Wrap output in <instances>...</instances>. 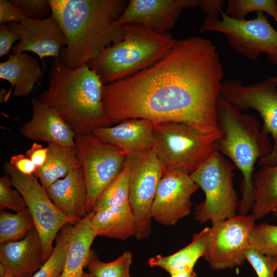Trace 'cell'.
Returning a JSON list of instances; mask_svg holds the SVG:
<instances>
[{"label":"cell","mask_w":277,"mask_h":277,"mask_svg":"<svg viewBox=\"0 0 277 277\" xmlns=\"http://www.w3.org/2000/svg\"><path fill=\"white\" fill-rule=\"evenodd\" d=\"M224 69L216 47L198 36L177 40L150 67L104 85L103 104L110 125L128 119L187 124L217 134L216 103Z\"/></svg>","instance_id":"6da1fadb"},{"label":"cell","mask_w":277,"mask_h":277,"mask_svg":"<svg viewBox=\"0 0 277 277\" xmlns=\"http://www.w3.org/2000/svg\"><path fill=\"white\" fill-rule=\"evenodd\" d=\"M51 14L64 31L67 45L58 59L74 69L87 65L107 48L120 41L124 26L117 20L125 0H49Z\"/></svg>","instance_id":"7a4b0ae2"},{"label":"cell","mask_w":277,"mask_h":277,"mask_svg":"<svg viewBox=\"0 0 277 277\" xmlns=\"http://www.w3.org/2000/svg\"><path fill=\"white\" fill-rule=\"evenodd\" d=\"M48 81L38 100L56 111L75 134L111 126L103 107L104 85L87 65L72 69L54 58Z\"/></svg>","instance_id":"3957f363"},{"label":"cell","mask_w":277,"mask_h":277,"mask_svg":"<svg viewBox=\"0 0 277 277\" xmlns=\"http://www.w3.org/2000/svg\"><path fill=\"white\" fill-rule=\"evenodd\" d=\"M241 112L219 96L216 120L220 136L214 146L215 150L229 158L241 172L242 199L238 213L247 215L253 206L254 165L271 153L272 146L255 117Z\"/></svg>","instance_id":"277c9868"},{"label":"cell","mask_w":277,"mask_h":277,"mask_svg":"<svg viewBox=\"0 0 277 277\" xmlns=\"http://www.w3.org/2000/svg\"><path fill=\"white\" fill-rule=\"evenodd\" d=\"M123 26L122 39L87 64L104 85L150 67L162 58L177 41L169 33L160 34L133 25Z\"/></svg>","instance_id":"5b68a950"},{"label":"cell","mask_w":277,"mask_h":277,"mask_svg":"<svg viewBox=\"0 0 277 277\" xmlns=\"http://www.w3.org/2000/svg\"><path fill=\"white\" fill-rule=\"evenodd\" d=\"M220 133H203L183 123H154V147L164 172L179 170L191 175L215 151Z\"/></svg>","instance_id":"8992f818"},{"label":"cell","mask_w":277,"mask_h":277,"mask_svg":"<svg viewBox=\"0 0 277 277\" xmlns=\"http://www.w3.org/2000/svg\"><path fill=\"white\" fill-rule=\"evenodd\" d=\"M234 168L231 162L215 150L190 175L205 195L195 207V221L213 224L237 215L239 201L234 188Z\"/></svg>","instance_id":"52a82bcc"},{"label":"cell","mask_w":277,"mask_h":277,"mask_svg":"<svg viewBox=\"0 0 277 277\" xmlns=\"http://www.w3.org/2000/svg\"><path fill=\"white\" fill-rule=\"evenodd\" d=\"M220 14L221 20L206 16L200 31L223 33L229 46L238 53L252 61L265 53L270 62L277 65V31L263 12H256V17L249 20L231 18L223 11Z\"/></svg>","instance_id":"ba28073f"},{"label":"cell","mask_w":277,"mask_h":277,"mask_svg":"<svg viewBox=\"0 0 277 277\" xmlns=\"http://www.w3.org/2000/svg\"><path fill=\"white\" fill-rule=\"evenodd\" d=\"M75 147L86 181L90 212L101 193L122 171L127 154L92 132L75 134Z\"/></svg>","instance_id":"9c48e42d"},{"label":"cell","mask_w":277,"mask_h":277,"mask_svg":"<svg viewBox=\"0 0 277 277\" xmlns=\"http://www.w3.org/2000/svg\"><path fill=\"white\" fill-rule=\"evenodd\" d=\"M129 169V202L135 219L134 236H149L151 228V208L159 183L164 173L154 149L126 158Z\"/></svg>","instance_id":"30bf717a"},{"label":"cell","mask_w":277,"mask_h":277,"mask_svg":"<svg viewBox=\"0 0 277 277\" xmlns=\"http://www.w3.org/2000/svg\"><path fill=\"white\" fill-rule=\"evenodd\" d=\"M4 168L10 176L12 186L26 201L41 240L45 263L51 254L54 248L53 243L57 234L64 226L70 223L55 206L34 174H24L9 162L6 163Z\"/></svg>","instance_id":"8fae6325"},{"label":"cell","mask_w":277,"mask_h":277,"mask_svg":"<svg viewBox=\"0 0 277 277\" xmlns=\"http://www.w3.org/2000/svg\"><path fill=\"white\" fill-rule=\"evenodd\" d=\"M277 84L268 79L244 85L238 79L222 81L220 96L240 111L252 109L260 114L263 133L273 140L271 153L260 160L258 165H273L277 162Z\"/></svg>","instance_id":"7c38bea8"},{"label":"cell","mask_w":277,"mask_h":277,"mask_svg":"<svg viewBox=\"0 0 277 277\" xmlns=\"http://www.w3.org/2000/svg\"><path fill=\"white\" fill-rule=\"evenodd\" d=\"M256 219L252 214H237L212 224L209 248L204 257L210 266L221 271L241 266L249 247L250 231Z\"/></svg>","instance_id":"4fadbf2b"},{"label":"cell","mask_w":277,"mask_h":277,"mask_svg":"<svg viewBox=\"0 0 277 277\" xmlns=\"http://www.w3.org/2000/svg\"><path fill=\"white\" fill-rule=\"evenodd\" d=\"M199 186L190 175L179 170L165 172L151 208V216L165 226L175 224L191 213V197Z\"/></svg>","instance_id":"5bb4252c"},{"label":"cell","mask_w":277,"mask_h":277,"mask_svg":"<svg viewBox=\"0 0 277 277\" xmlns=\"http://www.w3.org/2000/svg\"><path fill=\"white\" fill-rule=\"evenodd\" d=\"M197 7L199 0H130L117 24L138 26L166 34L174 27L184 9Z\"/></svg>","instance_id":"9a60e30c"},{"label":"cell","mask_w":277,"mask_h":277,"mask_svg":"<svg viewBox=\"0 0 277 277\" xmlns=\"http://www.w3.org/2000/svg\"><path fill=\"white\" fill-rule=\"evenodd\" d=\"M10 28L20 36L12 53L30 51L41 60L45 57L58 58L62 49L67 45L66 35L57 21L51 14L43 19L26 17L19 23H8Z\"/></svg>","instance_id":"2e32d148"},{"label":"cell","mask_w":277,"mask_h":277,"mask_svg":"<svg viewBox=\"0 0 277 277\" xmlns=\"http://www.w3.org/2000/svg\"><path fill=\"white\" fill-rule=\"evenodd\" d=\"M31 105L32 117L20 128L22 135L33 141L75 146V132L56 111L35 97Z\"/></svg>","instance_id":"e0dca14e"},{"label":"cell","mask_w":277,"mask_h":277,"mask_svg":"<svg viewBox=\"0 0 277 277\" xmlns=\"http://www.w3.org/2000/svg\"><path fill=\"white\" fill-rule=\"evenodd\" d=\"M92 133L124 150L131 158L153 148L154 123L144 118L128 119L115 126L101 127Z\"/></svg>","instance_id":"ac0fdd59"},{"label":"cell","mask_w":277,"mask_h":277,"mask_svg":"<svg viewBox=\"0 0 277 277\" xmlns=\"http://www.w3.org/2000/svg\"><path fill=\"white\" fill-rule=\"evenodd\" d=\"M46 191L70 224L75 225L89 213L87 186L82 167L55 182Z\"/></svg>","instance_id":"d6986e66"},{"label":"cell","mask_w":277,"mask_h":277,"mask_svg":"<svg viewBox=\"0 0 277 277\" xmlns=\"http://www.w3.org/2000/svg\"><path fill=\"white\" fill-rule=\"evenodd\" d=\"M0 263L9 274L15 277H31L44 263L43 249L34 227L24 239L1 244Z\"/></svg>","instance_id":"ffe728a7"},{"label":"cell","mask_w":277,"mask_h":277,"mask_svg":"<svg viewBox=\"0 0 277 277\" xmlns=\"http://www.w3.org/2000/svg\"><path fill=\"white\" fill-rule=\"evenodd\" d=\"M44 76L37 60L25 53H12L0 63V78L14 88L15 97L30 95Z\"/></svg>","instance_id":"44dd1931"},{"label":"cell","mask_w":277,"mask_h":277,"mask_svg":"<svg viewBox=\"0 0 277 277\" xmlns=\"http://www.w3.org/2000/svg\"><path fill=\"white\" fill-rule=\"evenodd\" d=\"M93 213L89 212L74 225L61 277H78L87 266L91 246L97 236L92 225Z\"/></svg>","instance_id":"7402d4cb"},{"label":"cell","mask_w":277,"mask_h":277,"mask_svg":"<svg viewBox=\"0 0 277 277\" xmlns=\"http://www.w3.org/2000/svg\"><path fill=\"white\" fill-rule=\"evenodd\" d=\"M210 240V228L206 227L194 234L191 242L185 247L170 255L152 257L147 264L150 267H160L165 270L170 275L187 269H194L198 260L205 256Z\"/></svg>","instance_id":"603a6c76"},{"label":"cell","mask_w":277,"mask_h":277,"mask_svg":"<svg viewBox=\"0 0 277 277\" xmlns=\"http://www.w3.org/2000/svg\"><path fill=\"white\" fill-rule=\"evenodd\" d=\"M47 147L46 162L34 174L46 190L55 182L81 167L75 146L51 143Z\"/></svg>","instance_id":"cb8c5ba5"},{"label":"cell","mask_w":277,"mask_h":277,"mask_svg":"<svg viewBox=\"0 0 277 277\" xmlns=\"http://www.w3.org/2000/svg\"><path fill=\"white\" fill-rule=\"evenodd\" d=\"M93 213L92 225L97 236L123 240L134 236L135 219L129 203Z\"/></svg>","instance_id":"d4e9b609"},{"label":"cell","mask_w":277,"mask_h":277,"mask_svg":"<svg viewBox=\"0 0 277 277\" xmlns=\"http://www.w3.org/2000/svg\"><path fill=\"white\" fill-rule=\"evenodd\" d=\"M252 186L251 214L258 220L273 213L277 221V162L261 166L253 174Z\"/></svg>","instance_id":"484cf974"},{"label":"cell","mask_w":277,"mask_h":277,"mask_svg":"<svg viewBox=\"0 0 277 277\" xmlns=\"http://www.w3.org/2000/svg\"><path fill=\"white\" fill-rule=\"evenodd\" d=\"M74 226L68 224L61 229L55 238V246L50 257L31 277H61Z\"/></svg>","instance_id":"4316f807"},{"label":"cell","mask_w":277,"mask_h":277,"mask_svg":"<svg viewBox=\"0 0 277 277\" xmlns=\"http://www.w3.org/2000/svg\"><path fill=\"white\" fill-rule=\"evenodd\" d=\"M35 225L29 210L12 213L0 212V244L19 241L25 238Z\"/></svg>","instance_id":"83f0119b"},{"label":"cell","mask_w":277,"mask_h":277,"mask_svg":"<svg viewBox=\"0 0 277 277\" xmlns=\"http://www.w3.org/2000/svg\"><path fill=\"white\" fill-rule=\"evenodd\" d=\"M129 169L124 163L121 172L100 195L91 212L129 203Z\"/></svg>","instance_id":"f1b7e54d"},{"label":"cell","mask_w":277,"mask_h":277,"mask_svg":"<svg viewBox=\"0 0 277 277\" xmlns=\"http://www.w3.org/2000/svg\"><path fill=\"white\" fill-rule=\"evenodd\" d=\"M132 254L124 252L113 261L105 263L98 260L92 251L87 267L93 277H130V269Z\"/></svg>","instance_id":"f546056e"},{"label":"cell","mask_w":277,"mask_h":277,"mask_svg":"<svg viewBox=\"0 0 277 277\" xmlns=\"http://www.w3.org/2000/svg\"><path fill=\"white\" fill-rule=\"evenodd\" d=\"M224 13L229 17L245 19L251 12H264L271 15L277 24V1L275 0H228Z\"/></svg>","instance_id":"4dcf8cb0"},{"label":"cell","mask_w":277,"mask_h":277,"mask_svg":"<svg viewBox=\"0 0 277 277\" xmlns=\"http://www.w3.org/2000/svg\"><path fill=\"white\" fill-rule=\"evenodd\" d=\"M249 246L263 254L277 258V225H255L249 238Z\"/></svg>","instance_id":"1f68e13d"},{"label":"cell","mask_w":277,"mask_h":277,"mask_svg":"<svg viewBox=\"0 0 277 277\" xmlns=\"http://www.w3.org/2000/svg\"><path fill=\"white\" fill-rule=\"evenodd\" d=\"M13 186L10 176L6 174L0 178V208H7L15 212L28 211L26 201Z\"/></svg>","instance_id":"d6a6232c"},{"label":"cell","mask_w":277,"mask_h":277,"mask_svg":"<svg viewBox=\"0 0 277 277\" xmlns=\"http://www.w3.org/2000/svg\"><path fill=\"white\" fill-rule=\"evenodd\" d=\"M244 254L258 277H275L277 258L263 254L250 247L246 249Z\"/></svg>","instance_id":"836d02e7"},{"label":"cell","mask_w":277,"mask_h":277,"mask_svg":"<svg viewBox=\"0 0 277 277\" xmlns=\"http://www.w3.org/2000/svg\"><path fill=\"white\" fill-rule=\"evenodd\" d=\"M16 6L21 8L27 17L35 19H43L51 14V9L47 0H10Z\"/></svg>","instance_id":"e575fe53"},{"label":"cell","mask_w":277,"mask_h":277,"mask_svg":"<svg viewBox=\"0 0 277 277\" xmlns=\"http://www.w3.org/2000/svg\"><path fill=\"white\" fill-rule=\"evenodd\" d=\"M26 17L25 12L10 1H0V24L19 23Z\"/></svg>","instance_id":"d590c367"},{"label":"cell","mask_w":277,"mask_h":277,"mask_svg":"<svg viewBox=\"0 0 277 277\" xmlns=\"http://www.w3.org/2000/svg\"><path fill=\"white\" fill-rule=\"evenodd\" d=\"M20 39V36L11 29L8 24L0 25V56L10 53L13 44Z\"/></svg>","instance_id":"8d00e7d4"},{"label":"cell","mask_w":277,"mask_h":277,"mask_svg":"<svg viewBox=\"0 0 277 277\" xmlns=\"http://www.w3.org/2000/svg\"><path fill=\"white\" fill-rule=\"evenodd\" d=\"M11 165L19 172L26 175L34 174L37 167L25 154L13 155L9 162Z\"/></svg>","instance_id":"74e56055"},{"label":"cell","mask_w":277,"mask_h":277,"mask_svg":"<svg viewBox=\"0 0 277 277\" xmlns=\"http://www.w3.org/2000/svg\"><path fill=\"white\" fill-rule=\"evenodd\" d=\"M48 147H44L38 143L34 142L28 149L25 155L29 157L38 168L42 167L46 162L48 155Z\"/></svg>","instance_id":"f35d334b"},{"label":"cell","mask_w":277,"mask_h":277,"mask_svg":"<svg viewBox=\"0 0 277 277\" xmlns=\"http://www.w3.org/2000/svg\"><path fill=\"white\" fill-rule=\"evenodd\" d=\"M225 1L223 0H199V7L210 17H218L223 11L222 8Z\"/></svg>","instance_id":"ab89813d"},{"label":"cell","mask_w":277,"mask_h":277,"mask_svg":"<svg viewBox=\"0 0 277 277\" xmlns=\"http://www.w3.org/2000/svg\"><path fill=\"white\" fill-rule=\"evenodd\" d=\"M194 269H187L183 271L171 275V277H196Z\"/></svg>","instance_id":"60d3db41"},{"label":"cell","mask_w":277,"mask_h":277,"mask_svg":"<svg viewBox=\"0 0 277 277\" xmlns=\"http://www.w3.org/2000/svg\"><path fill=\"white\" fill-rule=\"evenodd\" d=\"M9 274L5 267L0 263V277H4Z\"/></svg>","instance_id":"b9f144b4"},{"label":"cell","mask_w":277,"mask_h":277,"mask_svg":"<svg viewBox=\"0 0 277 277\" xmlns=\"http://www.w3.org/2000/svg\"><path fill=\"white\" fill-rule=\"evenodd\" d=\"M267 79L270 81L277 84V76H270Z\"/></svg>","instance_id":"7bdbcfd3"},{"label":"cell","mask_w":277,"mask_h":277,"mask_svg":"<svg viewBox=\"0 0 277 277\" xmlns=\"http://www.w3.org/2000/svg\"><path fill=\"white\" fill-rule=\"evenodd\" d=\"M78 277H93V276L90 273H85V272H84Z\"/></svg>","instance_id":"ee69618b"},{"label":"cell","mask_w":277,"mask_h":277,"mask_svg":"<svg viewBox=\"0 0 277 277\" xmlns=\"http://www.w3.org/2000/svg\"><path fill=\"white\" fill-rule=\"evenodd\" d=\"M4 277H15V276H14L13 275H10V274H8V275L4 276Z\"/></svg>","instance_id":"f6af8a7d"}]
</instances>
